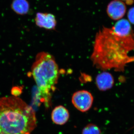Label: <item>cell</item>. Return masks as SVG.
<instances>
[{
    "label": "cell",
    "mask_w": 134,
    "mask_h": 134,
    "mask_svg": "<svg viewBox=\"0 0 134 134\" xmlns=\"http://www.w3.org/2000/svg\"><path fill=\"white\" fill-rule=\"evenodd\" d=\"M134 50V34L122 36L112 28L104 27L97 33L91 60L97 68L105 70L113 69L122 72L130 62V52Z\"/></svg>",
    "instance_id": "6da1fadb"
},
{
    "label": "cell",
    "mask_w": 134,
    "mask_h": 134,
    "mask_svg": "<svg viewBox=\"0 0 134 134\" xmlns=\"http://www.w3.org/2000/svg\"><path fill=\"white\" fill-rule=\"evenodd\" d=\"M36 123L34 110L21 99L0 98V134H30Z\"/></svg>",
    "instance_id": "7a4b0ae2"
},
{
    "label": "cell",
    "mask_w": 134,
    "mask_h": 134,
    "mask_svg": "<svg viewBox=\"0 0 134 134\" xmlns=\"http://www.w3.org/2000/svg\"><path fill=\"white\" fill-rule=\"evenodd\" d=\"M31 73L40 98L48 106L60 75L59 67L53 56L46 52L38 54L32 67Z\"/></svg>",
    "instance_id": "3957f363"
},
{
    "label": "cell",
    "mask_w": 134,
    "mask_h": 134,
    "mask_svg": "<svg viewBox=\"0 0 134 134\" xmlns=\"http://www.w3.org/2000/svg\"><path fill=\"white\" fill-rule=\"evenodd\" d=\"M93 98L90 92L86 90L76 92L72 96V104L77 110L82 112L87 111L91 108Z\"/></svg>",
    "instance_id": "277c9868"
},
{
    "label": "cell",
    "mask_w": 134,
    "mask_h": 134,
    "mask_svg": "<svg viewBox=\"0 0 134 134\" xmlns=\"http://www.w3.org/2000/svg\"><path fill=\"white\" fill-rule=\"evenodd\" d=\"M126 11L125 2L120 0H114L108 4L107 12L110 18L114 20H120L124 16Z\"/></svg>",
    "instance_id": "5b68a950"
},
{
    "label": "cell",
    "mask_w": 134,
    "mask_h": 134,
    "mask_svg": "<svg viewBox=\"0 0 134 134\" xmlns=\"http://www.w3.org/2000/svg\"><path fill=\"white\" fill-rule=\"evenodd\" d=\"M35 21L37 26L46 30H54L57 24L55 16L49 13H37Z\"/></svg>",
    "instance_id": "8992f818"
},
{
    "label": "cell",
    "mask_w": 134,
    "mask_h": 134,
    "mask_svg": "<svg viewBox=\"0 0 134 134\" xmlns=\"http://www.w3.org/2000/svg\"><path fill=\"white\" fill-rule=\"evenodd\" d=\"M96 82V85L99 90L105 91L112 88L114 84V79L110 73L104 72L97 76Z\"/></svg>",
    "instance_id": "52a82bcc"
},
{
    "label": "cell",
    "mask_w": 134,
    "mask_h": 134,
    "mask_svg": "<svg viewBox=\"0 0 134 134\" xmlns=\"http://www.w3.org/2000/svg\"><path fill=\"white\" fill-rule=\"evenodd\" d=\"M52 119L56 125H64L68 121L69 113L66 108L62 105L56 107L52 113Z\"/></svg>",
    "instance_id": "ba28073f"
},
{
    "label": "cell",
    "mask_w": 134,
    "mask_h": 134,
    "mask_svg": "<svg viewBox=\"0 0 134 134\" xmlns=\"http://www.w3.org/2000/svg\"><path fill=\"white\" fill-rule=\"evenodd\" d=\"M113 31L118 35L128 36L134 34L129 21L126 19H121L111 28Z\"/></svg>",
    "instance_id": "9c48e42d"
},
{
    "label": "cell",
    "mask_w": 134,
    "mask_h": 134,
    "mask_svg": "<svg viewBox=\"0 0 134 134\" xmlns=\"http://www.w3.org/2000/svg\"><path fill=\"white\" fill-rule=\"evenodd\" d=\"M11 8L17 14L24 15L29 12L30 5L27 0H13Z\"/></svg>",
    "instance_id": "30bf717a"
},
{
    "label": "cell",
    "mask_w": 134,
    "mask_h": 134,
    "mask_svg": "<svg viewBox=\"0 0 134 134\" xmlns=\"http://www.w3.org/2000/svg\"><path fill=\"white\" fill-rule=\"evenodd\" d=\"M82 134H101V131L96 125L90 124L84 128Z\"/></svg>",
    "instance_id": "8fae6325"
},
{
    "label": "cell",
    "mask_w": 134,
    "mask_h": 134,
    "mask_svg": "<svg viewBox=\"0 0 134 134\" xmlns=\"http://www.w3.org/2000/svg\"><path fill=\"white\" fill-rule=\"evenodd\" d=\"M23 88L19 86H15L13 87L11 90V93L13 96L16 97L19 96L22 92Z\"/></svg>",
    "instance_id": "7c38bea8"
},
{
    "label": "cell",
    "mask_w": 134,
    "mask_h": 134,
    "mask_svg": "<svg viewBox=\"0 0 134 134\" xmlns=\"http://www.w3.org/2000/svg\"><path fill=\"white\" fill-rule=\"evenodd\" d=\"M129 20L131 23L134 24V7L131 8L128 13Z\"/></svg>",
    "instance_id": "4fadbf2b"
},
{
    "label": "cell",
    "mask_w": 134,
    "mask_h": 134,
    "mask_svg": "<svg viewBox=\"0 0 134 134\" xmlns=\"http://www.w3.org/2000/svg\"><path fill=\"white\" fill-rule=\"evenodd\" d=\"M122 1L129 5H132L134 2V0H121Z\"/></svg>",
    "instance_id": "5bb4252c"
},
{
    "label": "cell",
    "mask_w": 134,
    "mask_h": 134,
    "mask_svg": "<svg viewBox=\"0 0 134 134\" xmlns=\"http://www.w3.org/2000/svg\"></svg>",
    "instance_id": "9a60e30c"
}]
</instances>
